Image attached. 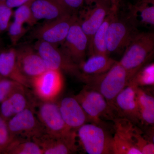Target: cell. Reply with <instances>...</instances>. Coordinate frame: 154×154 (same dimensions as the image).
<instances>
[{
	"instance_id": "1",
	"label": "cell",
	"mask_w": 154,
	"mask_h": 154,
	"mask_svg": "<svg viewBox=\"0 0 154 154\" xmlns=\"http://www.w3.org/2000/svg\"><path fill=\"white\" fill-rule=\"evenodd\" d=\"M131 79L129 73L117 61L104 73L94 76H83L81 81L86 86L102 94L113 108L116 97L127 85Z\"/></svg>"
},
{
	"instance_id": "2",
	"label": "cell",
	"mask_w": 154,
	"mask_h": 154,
	"mask_svg": "<svg viewBox=\"0 0 154 154\" xmlns=\"http://www.w3.org/2000/svg\"><path fill=\"white\" fill-rule=\"evenodd\" d=\"M154 51L153 32H140L124 50L119 63L129 73L131 79L150 60Z\"/></svg>"
},
{
	"instance_id": "3",
	"label": "cell",
	"mask_w": 154,
	"mask_h": 154,
	"mask_svg": "<svg viewBox=\"0 0 154 154\" xmlns=\"http://www.w3.org/2000/svg\"><path fill=\"white\" fill-rule=\"evenodd\" d=\"M137 14L131 7L123 16L118 13L110 23L107 31L106 45L108 55L123 51L139 32Z\"/></svg>"
},
{
	"instance_id": "4",
	"label": "cell",
	"mask_w": 154,
	"mask_h": 154,
	"mask_svg": "<svg viewBox=\"0 0 154 154\" xmlns=\"http://www.w3.org/2000/svg\"><path fill=\"white\" fill-rule=\"evenodd\" d=\"M74 97L88 115L91 123L103 126V119L113 121L118 117L115 110L104 96L94 89L85 85Z\"/></svg>"
},
{
	"instance_id": "5",
	"label": "cell",
	"mask_w": 154,
	"mask_h": 154,
	"mask_svg": "<svg viewBox=\"0 0 154 154\" xmlns=\"http://www.w3.org/2000/svg\"><path fill=\"white\" fill-rule=\"evenodd\" d=\"M80 145L89 154H113V137L105 127L86 123L76 131Z\"/></svg>"
},
{
	"instance_id": "6",
	"label": "cell",
	"mask_w": 154,
	"mask_h": 154,
	"mask_svg": "<svg viewBox=\"0 0 154 154\" xmlns=\"http://www.w3.org/2000/svg\"><path fill=\"white\" fill-rule=\"evenodd\" d=\"M33 47L41 56L48 69L64 72L81 81L82 74L79 65L72 60L57 45L37 40Z\"/></svg>"
},
{
	"instance_id": "7",
	"label": "cell",
	"mask_w": 154,
	"mask_h": 154,
	"mask_svg": "<svg viewBox=\"0 0 154 154\" xmlns=\"http://www.w3.org/2000/svg\"><path fill=\"white\" fill-rule=\"evenodd\" d=\"M77 13L66 15L60 18L46 21L33 33L35 39L57 45L64 41L70 28L78 20Z\"/></svg>"
},
{
	"instance_id": "8",
	"label": "cell",
	"mask_w": 154,
	"mask_h": 154,
	"mask_svg": "<svg viewBox=\"0 0 154 154\" xmlns=\"http://www.w3.org/2000/svg\"><path fill=\"white\" fill-rule=\"evenodd\" d=\"M8 122L14 138L32 140L45 130L35 115L34 107L25 108L9 119Z\"/></svg>"
},
{
	"instance_id": "9",
	"label": "cell",
	"mask_w": 154,
	"mask_h": 154,
	"mask_svg": "<svg viewBox=\"0 0 154 154\" xmlns=\"http://www.w3.org/2000/svg\"><path fill=\"white\" fill-rule=\"evenodd\" d=\"M30 82L35 95L44 102H54L61 92L63 86L62 72L48 69L30 80Z\"/></svg>"
},
{
	"instance_id": "10",
	"label": "cell",
	"mask_w": 154,
	"mask_h": 154,
	"mask_svg": "<svg viewBox=\"0 0 154 154\" xmlns=\"http://www.w3.org/2000/svg\"><path fill=\"white\" fill-rule=\"evenodd\" d=\"M38 104L36 116L47 132L59 136H66L76 132L66 126L57 104L41 101Z\"/></svg>"
},
{
	"instance_id": "11",
	"label": "cell",
	"mask_w": 154,
	"mask_h": 154,
	"mask_svg": "<svg viewBox=\"0 0 154 154\" xmlns=\"http://www.w3.org/2000/svg\"><path fill=\"white\" fill-rule=\"evenodd\" d=\"M42 150L43 154H70L78 151L76 132L59 136L45 130L32 139Z\"/></svg>"
},
{
	"instance_id": "12",
	"label": "cell",
	"mask_w": 154,
	"mask_h": 154,
	"mask_svg": "<svg viewBox=\"0 0 154 154\" xmlns=\"http://www.w3.org/2000/svg\"><path fill=\"white\" fill-rule=\"evenodd\" d=\"M138 86L131 80L116 97L113 108L118 117L126 119L135 124H140L136 99Z\"/></svg>"
},
{
	"instance_id": "13",
	"label": "cell",
	"mask_w": 154,
	"mask_h": 154,
	"mask_svg": "<svg viewBox=\"0 0 154 154\" xmlns=\"http://www.w3.org/2000/svg\"><path fill=\"white\" fill-rule=\"evenodd\" d=\"M60 45V49L79 65L85 60L89 41L78 20L72 25L64 41Z\"/></svg>"
},
{
	"instance_id": "14",
	"label": "cell",
	"mask_w": 154,
	"mask_h": 154,
	"mask_svg": "<svg viewBox=\"0 0 154 154\" xmlns=\"http://www.w3.org/2000/svg\"><path fill=\"white\" fill-rule=\"evenodd\" d=\"M93 8L83 13L82 18L78 19L80 26L88 36V48L96 30L102 25L112 9L110 0H98Z\"/></svg>"
},
{
	"instance_id": "15",
	"label": "cell",
	"mask_w": 154,
	"mask_h": 154,
	"mask_svg": "<svg viewBox=\"0 0 154 154\" xmlns=\"http://www.w3.org/2000/svg\"><path fill=\"white\" fill-rule=\"evenodd\" d=\"M16 51L18 66L28 79H34L48 69L34 47L25 45L16 48Z\"/></svg>"
},
{
	"instance_id": "16",
	"label": "cell",
	"mask_w": 154,
	"mask_h": 154,
	"mask_svg": "<svg viewBox=\"0 0 154 154\" xmlns=\"http://www.w3.org/2000/svg\"><path fill=\"white\" fill-rule=\"evenodd\" d=\"M58 105L64 122L71 130L76 132L84 124L91 122L88 115L74 96L65 97Z\"/></svg>"
},
{
	"instance_id": "17",
	"label": "cell",
	"mask_w": 154,
	"mask_h": 154,
	"mask_svg": "<svg viewBox=\"0 0 154 154\" xmlns=\"http://www.w3.org/2000/svg\"><path fill=\"white\" fill-rule=\"evenodd\" d=\"M31 8L36 22L41 20H54L76 13L71 10L62 0H34Z\"/></svg>"
},
{
	"instance_id": "18",
	"label": "cell",
	"mask_w": 154,
	"mask_h": 154,
	"mask_svg": "<svg viewBox=\"0 0 154 154\" xmlns=\"http://www.w3.org/2000/svg\"><path fill=\"white\" fill-rule=\"evenodd\" d=\"M0 76L16 81L25 88H31L30 80L22 74L18 66L16 48L0 50Z\"/></svg>"
},
{
	"instance_id": "19",
	"label": "cell",
	"mask_w": 154,
	"mask_h": 154,
	"mask_svg": "<svg viewBox=\"0 0 154 154\" xmlns=\"http://www.w3.org/2000/svg\"><path fill=\"white\" fill-rule=\"evenodd\" d=\"M25 91V88L17 91L1 103L0 115L7 121L25 108L35 106Z\"/></svg>"
},
{
	"instance_id": "20",
	"label": "cell",
	"mask_w": 154,
	"mask_h": 154,
	"mask_svg": "<svg viewBox=\"0 0 154 154\" xmlns=\"http://www.w3.org/2000/svg\"><path fill=\"white\" fill-rule=\"evenodd\" d=\"M117 62L108 54H94L79 64V67L82 77L94 76L107 72Z\"/></svg>"
},
{
	"instance_id": "21",
	"label": "cell",
	"mask_w": 154,
	"mask_h": 154,
	"mask_svg": "<svg viewBox=\"0 0 154 154\" xmlns=\"http://www.w3.org/2000/svg\"><path fill=\"white\" fill-rule=\"evenodd\" d=\"M119 9L118 7L112 6L110 13L96 30L88 49L90 55L94 54H108L106 45L107 31L110 23L118 13Z\"/></svg>"
},
{
	"instance_id": "22",
	"label": "cell",
	"mask_w": 154,
	"mask_h": 154,
	"mask_svg": "<svg viewBox=\"0 0 154 154\" xmlns=\"http://www.w3.org/2000/svg\"><path fill=\"white\" fill-rule=\"evenodd\" d=\"M136 99L140 116V124L145 126H154V98L148 91L138 87Z\"/></svg>"
},
{
	"instance_id": "23",
	"label": "cell",
	"mask_w": 154,
	"mask_h": 154,
	"mask_svg": "<svg viewBox=\"0 0 154 154\" xmlns=\"http://www.w3.org/2000/svg\"><path fill=\"white\" fill-rule=\"evenodd\" d=\"M2 154H43V152L40 147L31 140L14 138Z\"/></svg>"
},
{
	"instance_id": "24",
	"label": "cell",
	"mask_w": 154,
	"mask_h": 154,
	"mask_svg": "<svg viewBox=\"0 0 154 154\" xmlns=\"http://www.w3.org/2000/svg\"><path fill=\"white\" fill-rule=\"evenodd\" d=\"M139 87H152L154 85V63H147L141 68L131 79Z\"/></svg>"
},
{
	"instance_id": "25",
	"label": "cell",
	"mask_w": 154,
	"mask_h": 154,
	"mask_svg": "<svg viewBox=\"0 0 154 154\" xmlns=\"http://www.w3.org/2000/svg\"><path fill=\"white\" fill-rule=\"evenodd\" d=\"M33 1H30L17 8L13 14L14 21L24 25L27 24L30 26L36 24L37 22L33 17L31 8Z\"/></svg>"
},
{
	"instance_id": "26",
	"label": "cell",
	"mask_w": 154,
	"mask_h": 154,
	"mask_svg": "<svg viewBox=\"0 0 154 154\" xmlns=\"http://www.w3.org/2000/svg\"><path fill=\"white\" fill-rule=\"evenodd\" d=\"M131 7L137 14L139 13L141 22L146 25L154 26V5L139 2Z\"/></svg>"
},
{
	"instance_id": "27",
	"label": "cell",
	"mask_w": 154,
	"mask_h": 154,
	"mask_svg": "<svg viewBox=\"0 0 154 154\" xmlns=\"http://www.w3.org/2000/svg\"><path fill=\"white\" fill-rule=\"evenodd\" d=\"M25 88L16 81L2 78L0 79V104L15 92Z\"/></svg>"
},
{
	"instance_id": "28",
	"label": "cell",
	"mask_w": 154,
	"mask_h": 154,
	"mask_svg": "<svg viewBox=\"0 0 154 154\" xmlns=\"http://www.w3.org/2000/svg\"><path fill=\"white\" fill-rule=\"evenodd\" d=\"M7 31L11 43L15 45L25 36L28 29L23 24L14 21L10 23Z\"/></svg>"
},
{
	"instance_id": "29",
	"label": "cell",
	"mask_w": 154,
	"mask_h": 154,
	"mask_svg": "<svg viewBox=\"0 0 154 154\" xmlns=\"http://www.w3.org/2000/svg\"><path fill=\"white\" fill-rule=\"evenodd\" d=\"M10 130L8 121L0 115V153L7 148L14 139Z\"/></svg>"
},
{
	"instance_id": "30",
	"label": "cell",
	"mask_w": 154,
	"mask_h": 154,
	"mask_svg": "<svg viewBox=\"0 0 154 154\" xmlns=\"http://www.w3.org/2000/svg\"><path fill=\"white\" fill-rule=\"evenodd\" d=\"M14 12L5 3L0 4V35L7 31Z\"/></svg>"
},
{
	"instance_id": "31",
	"label": "cell",
	"mask_w": 154,
	"mask_h": 154,
	"mask_svg": "<svg viewBox=\"0 0 154 154\" xmlns=\"http://www.w3.org/2000/svg\"><path fill=\"white\" fill-rule=\"evenodd\" d=\"M65 4L74 12L77 13L84 5L85 0H62Z\"/></svg>"
},
{
	"instance_id": "32",
	"label": "cell",
	"mask_w": 154,
	"mask_h": 154,
	"mask_svg": "<svg viewBox=\"0 0 154 154\" xmlns=\"http://www.w3.org/2000/svg\"><path fill=\"white\" fill-rule=\"evenodd\" d=\"M30 1L34 0H7L5 4L11 8H18Z\"/></svg>"
},
{
	"instance_id": "33",
	"label": "cell",
	"mask_w": 154,
	"mask_h": 154,
	"mask_svg": "<svg viewBox=\"0 0 154 154\" xmlns=\"http://www.w3.org/2000/svg\"><path fill=\"white\" fill-rule=\"evenodd\" d=\"M112 6L119 8L122 0H110Z\"/></svg>"
},
{
	"instance_id": "34",
	"label": "cell",
	"mask_w": 154,
	"mask_h": 154,
	"mask_svg": "<svg viewBox=\"0 0 154 154\" xmlns=\"http://www.w3.org/2000/svg\"><path fill=\"white\" fill-rule=\"evenodd\" d=\"M97 1L98 0H85V3L87 5H92Z\"/></svg>"
},
{
	"instance_id": "35",
	"label": "cell",
	"mask_w": 154,
	"mask_h": 154,
	"mask_svg": "<svg viewBox=\"0 0 154 154\" xmlns=\"http://www.w3.org/2000/svg\"><path fill=\"white\" fill-rule=\"evenodd\" d=\"M139 2H142L154 5V0H137V3Z\"/></svg>"
},
{
	"instance_id": "36",
	"label": "cell",
	"mask_w": 154,
	"mask_h": 154,
	"mask_svg": "<svg viewBox=\"0 0 154 154\" xmlns=\"http://www.w3.org/2000/svg\"><path fill=\"white\" fill-rule=\"evenodd\" d=\"M6 1L7 0H0V4L5 3Z\"/></svg>"
},
{
	"instance_id": "37",
	"label": "cell",
	"mask_w": 154,
	"mask_h": 154,
	"mask_svg": "<svg viewBox=\"0 0 154 154\" xmlns=\"http://www.w3.org/2000/svg\"><path fill=\"white\" fill-rule=\"evenodd\" d=\"M1 49H0V50H1ZM2 77L1 76H0V79H2Z\"/></svg>"
},
{
	"instance_id": "38",
	"label": "cell",
	"mask_w": 154,
	"mask_h": 154,
	"mask_svg": "<svg viewBox=\"0 0 154 154\" xmlns=\"http://www.w3.org/2000/svg\"><path fill=\"white\" fill-rule=\"evenodd\" d=\"M0 154H1V153H0Z\"/></svg>"
}]
</instances>
